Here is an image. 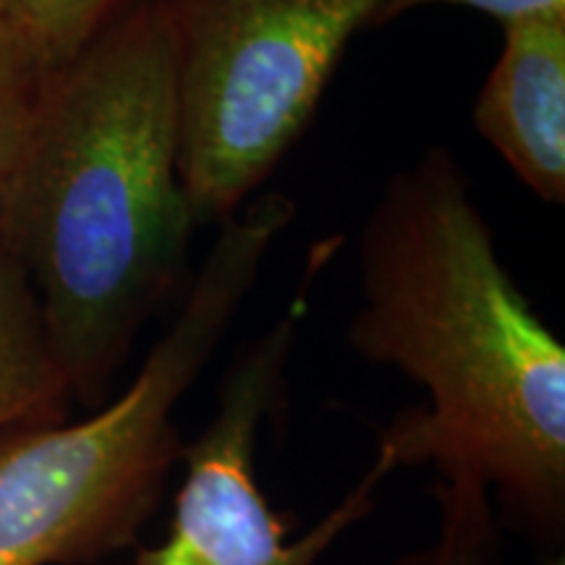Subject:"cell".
Here are the masks:
<instances>
[{
    "label": "cell",
    "mask_w": 565,
    "mask_h": 565,
    "mask_svg": "<svg viewBox=\"0 0 565 565\" xmlns=\"http://www.w3.org/2000/svg\"><path fill=\"white\" fill-rule=\"evenodd\" d=\"M349 345L427 393L380 433L393 471L475 477L503 526L550 555L565 536V345L500 259L448 147L391 175L359 238Z\"/></svg>",
    "instance_id": "6da1fadb"
},
{
    "label": "cell",
    "mask_w": 565,
    "mask_h": 565,
    "mask_svg": "<svg viewBox=\"0 0 565 565\" xmlns=\"http://www.w3.org/2000/svg\"><path fill=\"white\" fill-rule=\"evenodd\" d=\"M173 66L152 0L40 84L0 210V249L38 296L71 404L95 412L186 273Z\"/></svg>",
    "instance_id": "7a4b0ae2"
},
{
    "label": "cell",
    "mask_w": 565,
    "mask_h": 565,
    "mask_svg": "<svg viewBox=\"0 0 565 565\" xmlns=\"http://www.w3.org/2000/svg\"><path fill=\"white\" fill-rule=\"evenodd\" d=\"M294 215L291 196L267 192L221 223L179 315L124 393L84 419L0 435V565H95L137 547L181 463L175 408Z\"/></svg>",
    "instance_id": "3957f363"
},
{
    "label": "cell",
    "mask_w": 565,
    "mask_h": 565,
    "mask_svg": "<svg viewBox=\"0 0 565 565\" xmlns=\"http://www.w3.org/2000/svg\"><path fill=\"white\" fill-rule=\"evenodd\" d=\"M173 66L179 171L196 223L236 215L303 137L385 0H152Z\"/></svg>",
    "instance_id": "277c9868"
},
{
    "label": "cell",
    "mask_w": 565,
    "mask_h": 565,
    "mask_svg": "<svg viewBox=\"0 0 565 565\" xmlns=\"http://www.w3.org/2000/svg\"><path fill=\"white\" fill-rule=\"evenodd\" d=\"M309 280L312 275L291 309L244 343L225 366L212 419L192 443H183V482L166 540L158 547H139L134 565H317L345 532L372 515L377 487L393 475L380 456L296 540L257 482L259 437L286 401L288 362L307 312Z\"/></svg>",
    "instance_id": "5b68a950"
},
{
    "label": "cell",
    "mask_w": 565,
    "mask_h": 565,
    "mask_svg": "<svg viewBox=\"0 0 565 565\" xmlns=\"http://www.w3.org/2000/svg\"><path fill=\"white\" fill-rule=\"evenodd\" d=\"M471 121L529 192L565 202V13L503 24Z\"/></svg>",
    "instance_id": "8992f818"
},
{
    "label": "cell",
    "mask_w": 565,
    "mask_h": 565,
    "mask_svg": "<svg viewBox=\"0 0 565 565\" xmlns=\"http://www.w3.org/2000/svg\"><path fill=\"white\" fill-rule=\"evenodd\" d=\"M71 406L38 296L21 267L0 249V435L63 422Z\"/></svg>",
    "instance_id": "52a82bcc"
},
{
    "label": "cell",
    "mask_w": 565,
    "mask_h": 565,
    "mask_svg": "<svg viewBox=\"0 0 565 565\" xmlns=\"http://www.w3.org/2000/svg\"><path fill=\"white\" fill-rule=\"evenodd\" d=\"M440 521L433 542L398 555L385 565H500L503 524L492 494L475 477H445L435 482Z\"/></svg>",
    "instance_id": "ba28073f"
},
{
    "label": "cell",
    "mask_w": 565,
    "mask_h": 565,
    "mask_svg": "<svg viewBox=\"0 0 565 565\" xmlns=\"http://www.w3.org/2000/svg\"><path fill=\"white\" fill-rule=\"evenodd\" d=\"M137 0H0V24L51 71Z\"/></svg>",
    "instance_id": "9c48e42d"
},
{
    "label": "cell",
    "mask_w": 565,
    "mask_h": 565,
    "mask_svg": "<svg viewBox=\"0 0 565 565\" xmlns=\"http://www.w3.org/2000/svg\"><path fill=\"white\" fill-rule=\"evenodd\" d=\"M45 74L47 68H42L0 24V210Z\"/></svg>",
    "instance_id": "30bf717a"
},
{
    "label": "cell",
    "mask_w": 565,
    "mask_h": 565,
    "mask_svg": "<svg viewBox=\"0 0 565 565\" xmlns=\"http://www.w3.org/2000/svg\"><path fill=\"white\" fill-rule=\"evenodd\" d=\"M466 6V9L482 11L487 17L498 19L500 24L515 19L545 17V13H565V0H385L383 11L377 17V26L387 21L404 17L424 6Z\"/></svg>",
    "instance_id": "8fae6325"
},
{
    "label": "cell",
    "mask_w": 565,
    "mask_h": 565,
    "mask_svg": "<svg viewBox=\"0 0 565 565\" xmlns=\"http://www.w3.org/2000/svg\"><path fill=\"white\" fill-rule=\"evenodd\" d=\"M542 565H565V557H563L561 550H557V553H550L547 561L542 563Z\"/></svg>",
    "instance_id": "7c38bea8"
}]
</instances>
